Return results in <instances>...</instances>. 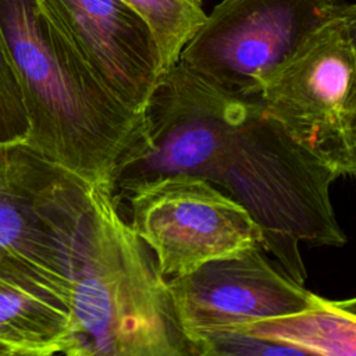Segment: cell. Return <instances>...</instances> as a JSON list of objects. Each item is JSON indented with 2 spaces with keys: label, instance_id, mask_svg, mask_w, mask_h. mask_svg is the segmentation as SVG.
<instances>
[{
  "label": "cell",
  "instance_id": "cell-1",
  "mask_svg": "<svg viewBox=\"0 0 356 356\" xmlns=\"http://www.w3.org/2000/svg\"><path fill=\"white\" fill-rule=\"evenodd\" d=\"M189 174L242 204L261 248L295 281L307 277L300 243L345 245L331 202L334 172L299 146L259 97L225 90L177 63L145 108V142L118 170L113 189Z\"/></svg>",
  "mask_w": 356,
  "mask_h": 356
},
{
  "label": "cell",
  "instance_id": "cell-2",
  "mask_svg": "<svg viewBox=\"0 0 356 356\" xmlns=\"http://www.w3.org/2000/svg\"><path fill=\"white\" fill-rule=\"evenodd\" d=\"M0 29L25 107V143L88 184H110L143 145L124 104L46 22L35 0H0Z\"/></svg>",
  "mask_w": 356,
  "mask_h": 356
},
{
  "label": "cell",
  "instance_id": "cell-3",
  "mask_svg": "<svg viewBox=\"0 0 356 356\" xmlns=\"http://www.w3.org/2000/svg\"><path fill=\"white\" fill-rule=\"evenodd\" d=\"M71 284L76 356H197L110 184H89Z\"/></svg>",
  "mask_w": 356,
  "mask_h": 356
},
{
  "label": "cell",
  "instance_id": "cell-4",
  "mask_svg": "<svg viewBox=\"0 0 356 356\" xmlns=\"http://www.w3.org/2000/svg\"><path fill=\"white\" fill-rule=\"evenodd\" d=\"M259 99L337 178H356V47L338 8L267 76Z\"/></svg>",
  "mask_w": 356,
  "mask_h": 356
},
{
  "label": "cell",
  "instance_id": "cell-5",
  "mask_svg": "<svg viewBox=\"0 0 356 356\" xmlns=\"http://www.w3.org/2000/svg\"><path fill=\"white\" fill-rule=\"evenodd\" d=\"M113 191L165 280L261 246L249 211L200 177L170 174Z\"/></svg>",
  "mask_w": 356,
  "mask_h": 356
},
{
  "label": "cell",
  "instance_id": "cell-6",
  "mask_svg": "<svg viewBox=\"0 0 356 356\" xmlns=\"http://www.w3.org/2000/svg\"><path fill=\"white\" fill-rule=\"evenodd\" d=\"M89 184L24 140L0 142V257L40 274L71 298Z\"/></svg>",
  "mask_w": 356,
  "mask_h": 356
},
{
  "label": "cell",
  "instance_id": "cell-7",
  "mask_svg": "<svg viewBox=\"0 0 356 356\" xmlns=\"http://www.w3.org/2000/svg\"><path fill=\"white\" fill-rule=\"evenodd\" d=\"M338 6L330 0H221L185 44L179 63L225 90L259 97L267 76Z\"/></svg>",
  "mask_w": 356,
  "mask_h": 356
},
{
  "label": "cell",
  "instance_id": "cell-8",
  "mask_svg": "<svg viewBox=\"0 0 356 356\" xmlns=\"http://www.w3.org/2000/svg\"><path fill=\"white\" fill-rule=\"evenodd\" d=\"M46 22L129 108L145 113L161 75L154 35L122 0H35Z\"/></svg>",
  "mask_w": 356,
  "mask_h": 356
},
{
  "label": "cell",
  "instance_id": "cell-9",
  "mask_svg": "<svg viewBox=\"0 0 356 356\" xmlns=\"http://www.w3.org/2000/svg\"><path fill=\"white\" fill-rule=\"evenodd\" d=\"M167 284L188 337L196 330L298 313L312 307L318 296L271 263L260 245L209 261Z\"/></svg>",
  "mask_w": 356,
  "mask_h": 356
},
{
  "label": "cell",
  "instance_id": "cell-10",
  "mask_svg": "<svg viewBox=\"0 0 356 356\" xmlns=\"http://www.w3.org/2000/svg\"><path fill=\"white\" fill-rule=\"evenodd\" d=\"M0 343L11 356L78 355L70 295L4 257H0Z\"/></svg>",
  "mask_w": 356,
  "mask_h": 356
},
{
  "label": "cell",
  "instance_id": "cell-11",
  "mask_svg": "<svg viewBox=\"0 0 356 356\" xmlns=\"http://www.w3.org/2000/svg\"><path fill=\"white\" fill-rule=\"evenodd\" d=\"M231 327L298 348L303 355L356 356V316L321 296L306 310Z\"/></svg>",
  "mask_w": 356,
  "mask_h": 356
},
{
  "label": "cell",
  "instance_id": "cell-12",
  "mask_svg": "<svg viewBox=\"0 0 356 356\" xmlns=\"http://www.w3.org/2000/svg\"><path fill=\"white\" fill-rule=\"evenodd\" d=\"M149 24L164 74L179 61L185 44L206 18L202 0H122ZM161 76V75H160Z\"/></svg>",
  "mask_w": 356,
  "mask_h": 356
},
{
  "label": "cell",
  "instance_id": "cell-13",
  "mask_svg": "<svg viewBox=\"0 0 356 356\" xmlns=\"http://www.w3.org/2000/svg\"><path fill=\"white\" fill-rule=\"evenodd\" d=\"M197 356H298V348L264 339L235 327H216L196 330L189 334Z\"/></svg>",
  "mask_w": 356,
  "mask_h": 356
},
{
  "label": "cell",
  "instance_id": "cell-14",
  "mask_svg": "<svg viewBox=\"0 0 356 356\" xmlns=\"http://www.w3.org/2000/svg\"><path fill=\"white\" fill-rule=\"evenodd\" d=\"M28 121L13 61L0 29V142L25 140Z\"/></svg>",
  "mask_w": 356,
  "mask_h": 356
},
{
  "label": "cell",
  "instance_id": "cell-15",
  "mask_svg": "<svg viewBox=\"0 0 356 356\" xmlns=\"http://www.w3.org/2000/svg\"><path fill=\"white\" fill-rule=\"evenodd\" d=\"M338 15L341 17V19L346 28V32L356 47V3L355 4H346V3L339 4Z\"/></svg>",
  "mask_w": 356,
  "mask_h": 356
},
{
  "label": "cell",
  "instance_id": "cell-16",
  "mask_svg": "<svg viewBox=\"0 0 356 356\" xmlns=\"http://www.w3.org/2000/svg\"><path fill=\"white\" fill-rule=\"evenodd\" d=\"M338 307H341L342 310L352 313L356 316V296L352 299H345V300H332Z\"/></svg>",
  "mask_w": 356,
  "mask_h": 356
},
{
  "label": "cell",
  "instance_id": "cell-17",
  "mask_svg": "<svg viewBox=\"0 0 356 356\" xmlns=\"http://www.w3.org/2000/svg\"><path fill=\"white\" fill-rule=\"evenodd\" d=\"M0 356H11L10 352H8V349H7L6 346H3L1 343H0Z\"/></svg>",
  "mask_w": 356,
  "mask_h": 356
},
{
  "label": "cell",
  "instance_id": "cell-18",
  "mask_svg": "<svg viewBox=\"0 0 356 356\" xmlns=\"http://www.w3.org/2000/svg\"><path fill=\"white\" fill-rule=\"evenodd\" d=\"M332 4H342V3H345V0H330Z\"/></svg>",
  "mask_w": 356,
  "mask_h": 356
}]
</instances>
